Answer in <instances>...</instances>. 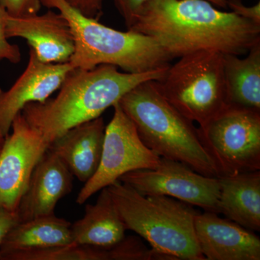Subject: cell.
I'll return each instance as SVG.
<instances>
[{
	"label": "cell",
	"mask_w": 260,
	"mask_h": 260,
	"mask_svg": "<svg viewBox=\"0 0 260 260\" xmlns=\"http://www.w3.org/2000/svg\"><path fill=\"white\" fill-rule=\"evenodd\" d=\"M129 30L153 39L173 59L203 50L240 56L260 43V25L205 0H150Z\"/></svg>",
	"instance_id": "cell-1"
},
{
	"label": "cell",
	"mask_w": 260,
	"mask_h": 260,
	"mask_svg": "<svg viewBox=\"0 0 260 260\" xmlns=\"http://www.w3.org/2000/svg\"><path fill=\"white\" fill-rule=\"evenodd\" d=\"M169 66L140 73H121L109 64L91 70L73 68L65 77L56 97L30 103L21 114L51 144L71 128L100 117L139 84L160 81Z\"/></svg>",
	"instance_id": "cell-2"
},
{
	"label": "cell",
	"mask_w": 260,
	"mask_h": 260,
	"mask_svg": "<svg viewBox=\"0 0 260 260\" xmlns=\"http://www.w3.org/2000/svg\"><path fill=\"white\" fill-rule=\"evenodd\" d=\"M118 104L135 124L143 143L159 157L182 162L204 176L220 177L200 140L198 128L168 102L158 80L139 84Z\"/></svg>",
	"instance_id": "cell-3"
},
{
	"label": "cell",
	"mask_w": 260,
	"mask_h": 260,
	"mask_svg": "<svg viewBox=\"0 0 260 260\" xmlns=\"http://www.w3.org/2000/svg\"><path fill=\"white\" fill-rule=\"evenodd\" d=\"M126 230L144 239L171 260H205L194 232L199 212L192 205L165 195H143L116 181L108 186Z\"/></svg>",
	"instance_id": "cell-4"
},
{
	"label": "cell",
	"mask_w": 260,
	"mask_h": 260,
	"mask_svg": "<svg viewBox=\"0 0 260 260\" xmlns=\"http://www.w3.org/2000/svg\"><path fill=\"white\" fill-rule=\"evenodd\" d=\"M68 20L75 51L68 62L73 68L91 70L101 64L120 68L126 73H140L165 68L173 58L153 39L133 30L120 31L88 18L65 0H40Z\"/></svg>",
	"instance_id": "cell-5"
},
{
	"label": "cell",
	"mask_w": 260,
	"mask_h": 260,
	"mask_svg": "<svg viewBox=\"0 0 260 260\" xmlns=\"http://www.w3.org/2000/svg\"><path fill=\"white\" fill-rule=\"evenodd\" d=\"M158 81L162 95L184 117L204 126L229 105L223 54L203 50L181 56Z\"/></svg>",
	"instance_id": "cell-6"
},
{
	"label": "cell",
	"mask_w": 260,
	"mask_h": 260,
	"mask_svg": "<svg viewBox=\"0 0 260 260\" xmlns=\"http://www.w3.org/2000/svg\"><path fill=\"white\" fill-rule=\"evenodd\" d=\"M198 133L220 176L260 171V111L229 104Z\"/></svg>",
	"instance_id": "cell-7"
},
{
	"label": "cell",
	"mask_w": 260,
	"mask_h": 260,
	"mask_svg": "<svg viewBox=\"0 0 260 260\" xmlns=\"http://www.w3.org/2000/svg\"><path fill=\"white\" fill-rule=\"evenodd\" d=\"M113 107L114 116L106 126L100 164L93 177L80 189L76 198L78 205L84 204L126 173L155 169L160 164V157L143 143L135 124L118 102Z\"/></svg>",
	"instance_id": "cell-8"
},
{
	"label": "cell",
	"mask_w": 260,
	"mask_h": 260,
	"mask_svg": "<svg viewBox=\"0 0 260 260\" xmlns=\"http://www.w3.org/2000/svg\"><path fill=\"white\" fill-rule=\"evenodd\" d=\"M119 181L143 195L172 197L205 212L219 213V178L203 175L177 160L160 158L156 169L128 172Z\"/></svg>",
	"instance_id": "cell-9"
},
{
	"label": "cell",
	"mask_w": 260,
	"mask_h": 260,
	"mask_svg": "<svg viewBox=\"0 0 260 260\" xmlns=\"http://www.w3.org/2000/svg\"><path fill=\"white\" fill-rule=\"evenodd\" d=\"M11 129L0 150V206L16 212L34 169L50 144L21 113Z\"/></svg>",
	"instance_id": "cell-10"
},
{
	"label": "cell",
	"mask_w": 260,
	"mask_h": 260,
	"mask_svg": "<svg viewBox=\"0 0 260 260\" xmlns=\"http://www.w3.org/2000/svg\"><path fill=\"white\" fill-rule=\"evenodd\" d=\"M7 37L22 38L38 59L47 64L68 62L75 51L71 29L60 13L15 17L3 12Z\"/></svg>",
	"instance_id": "cell-11"
},
{
	"label": "cell",
	"mask_w": 260,
	"mask_h": 260,
	"mask_svg": "<svg viewBox=\"0 0 260 260\" xmlns=\"http://www.w3.org/2000/svg\"><path fill=\"white\" fill-rule=\"evenodd\" d=\"M73 69L69 62H42L30 49L28 64L22 75L8 90L0 88V136L9 134L13 120L27 104L44 102L59 89Z\"/></svg>",
	"instance_id": "cell-12"
},
{
	"label": "cell",
	"mask_w": 260,
	"mask_h": 260,
	"mask_svg": "<svg viewBox=\"0 0 260 260\" xmlns=\"http://www.w3.org/2000/svg\"><path fill=\"white\" fill-rule=\"evenodd\" d=\"M194 232L205 260L260 259L259 237L217 213H198L194 218Z\"/></svg>",
	"instance_id": "cell-13"
},
{
	"label": "cell",
	"mask_w": 260,
	"mask_h": 260,
	"mask_svg": "<svg viewBox=\"0 0 260 260\" xmlns=\"http://www.w3.org/2000/svg\"><path fill=\"white\" fill-rule=\"evenodd\" d=\"M73 177L64 161L48 149L19 203L16 212L20 222L54 215L58 202L73 190Z\"/></svg>",
	"instance_id": "cell-14"
},
{
	"label": "cell",
	"mask_w": 260,
	"mask_h": 260,
	"mask_svg": "<svg viewBox=\"0 0 260 260\" xmlns=\"http://www.w3.org/2000/svg\"><path fill=\"white\" fill-rule=\"evenodd\" d=\"M106 126L100 116L75 126L49 145L69 168L74 177L85 184L96 172L102 158Z\"/></svg>",
	"instance_id": "cell-15"
},
{
	"label": "cell",
	"mask_w": 260,
	"mask_h": 260,
	"mask_svg": "<svg viewBox=\"0 0 260 260\" xmlns=\"http://www.w3.org/2000/svg\"><path fill=\"white\" fill-rule=\"evenodd\" d=\"M125 225L107 187L101 190L95 204L85 206V215L71 225L77 245L109 248L125 237Z\"/></svg>",
	"instance_id": "cell-16"
},
{
	"label": "cell",
	"mask_w": 260,
	"mask_h": 260,
	"mask_svg": "<svg viewBox=\"0 0 260 260\" xmlns=\"http://www.w3.org/2000/svg\"><path fill=\"white\" fill-rule=\"evenodd\" d=\"M219 213L252 232L260 230V171L220 176Z\"/></svg>",
	"instance_id": "cell-17"
},
{
	"label": "cell",
	"mask_w": 260,
	"mask_h": 260,
	"mask_svg": "<svg viewBox=\"0 0 260 260\" xmlns=\"http://www.w3.org/2000/svg\"><path fill=\"white\" fill-rule=\"evenodd\" d=\"M71 225L55 214L19 222L7 234L0 246L2 256L25 249L74 244Z\"/></svg>",
	"instance_id": "cell-18"
},
{
	"label": "cell",
	"mask_w": 260,
	"mask_h": 260,
	"mask_svg": "<svg viewBox=\"0 0 260 260\" xmlns=\"http://www.w3.org/2000/svg\"><path fill=\"white\" fill-rule=\"evenodd\" d=\"M228 102L260 111V43L244 59L223 54Z\"/></svg>",
	"instance_id": "cell-19"
},
{
	"label": "cell",
	"mask_w": 260,
	"mask_h": 260,
	"mask_svg": "<svg viewBox=\"0 0 260 260\" xmlns=\"http://www.w3.org/2000/svg\"><path fill=\"white\" fill-rule=\"evenodd\" d=\"M0 260H107V256L105 248L73 244L15 251Z\"/></svg>",
	"instance_id": "cell-20"
},
{
	"label": "cell",
	"mask_w": 260,
	"mask_h": 260,
	"mask_svg": "<svg viewBox=\"0 0 260 260\" xmlns=\"http://www.w3.org/2000/svg\"><path fill=\"white\" fill-rule=\"evenodd\" d=\"M108 260H171L145 245L139 237H124L115 245L107 248Z\"/></svg>",
	"instance_id": "cell-21"
},
{
	"label": "cell",
	"mask_w": 260,
	"mask_h": 260,
	"mask_svg": "<svg viewBox=\"0 0 260 260\" xmlns=\"http://www.w3.org/2000/svg\"><path fill=\"white\" fill-rule=\"evenodd\" d=\"M149 1L150 0H114L116 8L124 18L128 30L133 26Z\"/></svg>",
	"instance_id": "cell-22"
},
{
	"label": "cell",
	"mask_w": 260,
	"mask_h": 260,
	"mask_svg": "<svg viewBox=\"0 0 260 260\" xmlns=\"http://www.w3.org/2000/svg\"><path fill=\"white\" fill-rule=\"evenodd\" d=\"M0 5L15 17L37 14L42 7L40 0H0Z\"/></svg>",
	"instance_id": "cell-23"
},
{
	"label": "cell",
	"mask_w": 260,
	"mask_h": 260,
	"mask_svg": "<svg viewBox=\"0 0 260 260\" xmlns=\"http://www.w3.org/2000/svg\"><path fill=\"white\" fill-rule=\"evenodd\" d=\"M4 10L0 5V60L5 59L13 64H18L21 60V52L18 45L8 42L3 20Z\"/></svg>",
	"instance_id": "cell-24"
},
{
	"label": "cell",
	"mask_w": 260,
	"mask_h": 260,
	"mask_svg": "<svg viewBox=\"0 0 260 260\" xmlns=\"http://www.w3.org/2000/svg\"><path fill=\"white\" fill-rule=\"evenodd\" d=\"M227 8L236 15L260 25V3L253 6H245L242 0H227Z\"/></svg>",
	"instance_id": "cell-25"
},
{
	"label": "cell",
	"mask_w": 260,
	"mask_h": 260,
	"mask_svg": "<svg viewBox=\"0 0 260 260\" xmlns=\"http://www.w3.org/2000/svg\"><path fill=\"white\" fill-rule=\"evenodd\" d=\"M67 3L88 18L97 19L102 13L104 0H65Z\"/></svg>",
	"instance_id": "cell-26"
},
{
	"label": "cell",
	"mask_w": 260,
	"mask_h": 260,
	"mask_svg": "<svg viewBox=\"0 0 260 260\" xmlns=\"http://www.w3.org/2000/svg\"><path fill=\"white\" fill-rule=\"evenodd\" d=\"M20 222L17 212L10 211L0 206V246L7 234Z\"/></svg>",
	"instance_id": "cell-27"
},
{
	"label": "cell",
	"mask_w": 260,
	"mask_h": 260,
	"mask_svg": "<svg viewBox=\"0 0 260 260\" xmlns=\"http://www.w3.org/2000/svg\"><path fill=\"white\" fill-rule=\"evenodd\" d=\"M205 1L209 2L214 6L221 8H227V0H205Z\"/></svg>",
	"instance_id": "cell-28"
},
{
	"label": "cell",
	"mask_w": 260,
	"mask_h": 260,
	"mask_svg": "<svg viewBox=\"0 0 260 260\" xmlns=\"http://www.w3.org/2000/svg\"><path fill=\"white\" fill-rule=\"evenodd\" d=\"M5 138L4 137L0 136V150H1L2 147H3V143H4Z\"/></svg>",
	"instance_id": "cell-29"
}]
</instances>
